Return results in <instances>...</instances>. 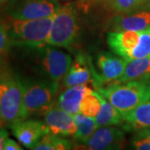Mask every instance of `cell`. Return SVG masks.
Instances as JSON below:
<instances>
[{
	"label": "cell",
	"mask_w": 150,
	"mask_h": 150,
	"mask_svg": "<svg viewBox=\"0 0 150 150\" xmlns=\"http://www.w3.org/2000/svg\"><path fill=\"white\" fill-rule=\"evenodd\" d=\"M97 91L123 113L150 100V80L113 83Z\"/></svg>",
	"instance_id": "obj_3"
},
{
	"label": "cell",
	"mask_w": 150,
	"mask_h": 150,
	"mask_svg": "<svg viewBox=\"0 0 150 150\" xmlns=\"http://www.w3.org/2000/svg\"><path fill=\"white\" fill-rule=\"evenodd\" d=\"M10 129L21 144L29 149H33L43 136L49 133L44 121L29 118L18 121L11 125Z\"/></svg>",
	"instance_id": "obj_11"
},
{
	"label": "cell",
	"mask_w": 150,
	"mask_h": 150,
	"mask_svg": "<svg viewBox=\"0 0 150 150\" xmlns=\"http://www.w3.org/2000/svg\"><path fill=\"white\" fill-rule=\"evenodd\" d=\"M58 1H61V2H67V1H69V0H58Z\"/></svg>",
	"instance_id": "obj_29"
},
{
	"label": "cell",
	"mask_w": 150,
	"mask_h": 150,
	"mask_svg": "<svg viewBox=\"0 0 150 150\" xmlns=\"http://www.w3.org/2000/svg\"><path fill=\"white\" fill-rule=\"evenodd\" d=\"M8 0H0V4H6Z\"/></svg>",
	"instance_id": "obj_28"
},
{
	"label": "cell",
	"mask_w": 150,
	"mask_h": 150,
	"mask_svg": "<svg viewBox=\"0 0 150 150\" xmlns=\"http://www.w3.org/2000/svg\"><path fill=\"white\" fill-rule=\"evenodd\" d=\"M150 80V57L129 60L123 76L115 83Z\"/></svg>",
	"instance_id": "obj_17"
},
{
	"label": "cell",
	"mask_w": 150,
	"mask_h": 150,
	"mask_svg": "<svg viewBox=\"0 0 150 150\" xmlns=\"http://www.w3.org/2000/svg\"><path fill=\"white\" fill-rule=\"evenodd\" d=\"M49 132L62 137L74 136L77 131L74 115L54 105L43 113Z\"/></svg>",
	"instance_id": "obj_13"
},
{
	"label": "cell",
	"mask_w": 150,
	"mask_h": 150,
	"mask_svg": "<svg viewBox=\"0 0 150 150\" xmlns=\"http://www.w3.org/2000/svg\"><path fill=\"white\" fill-rule=\"evenodd\" d=\"M23 112L22 120L38 114H43L55 103L59 83L48 79L22 78Z\"/></svg>",
	"instance_id": "obj_2"
},
{
	"label": "cell",
	"mask_w": 150,
	"mask_h": 150,
	"mask_svg": "<svg viewBox=\"0 0 150 150\" xmlns=\"http://www.w3.org/2000/svg\"><path fill=\"white\" fill-rule=\"evenodd\" d=\"M96 77V69L91 58L87 54H79L76 55L63 82L64 88L87 85L88 83L93 84Z\"/></svg>",
	"instance_id": "obj_10"
},
{
	"label": "cell",
	"mask_w": 150,
	"mask_h": 150,
	"mask_svg": "<svg viewBox=\"0 0 150 150\" xmlns=\"http://www.w3.org/2000/svg\"><path fill=\"white\" fill-rule=\"evenodd\" d=\"M54 15L31 20L10 18L8 25L13 47L34 49L48 44Z\"/></svg>",
	"instance_id": "obj_4"
},
{
	"label": "cell",
	"mask_w": 150,
	"mask_h": 150,
	"mask_svg": "<svg viewBox=\"0 0 150 150\" xmlns=\"http://www.w3.org/2000/svg\"><path fill=\"white\" fill-rule=\"evenodd\" d=\"M74 119L77 128L76 134L74 136V139L79 142L86 144L98 129L95 118L78 112L74 115Z\"/></svg>",
	"instance_id": "obj_19"
},
{
	"label": "cell",
	"mask_w": 150,
	"mask_h": 150,
	"mask_svg": "<svg viewBox=\"0 0 150 150\" xmlns=\"http://www.w3.org/2000/svg\"><path fill=\"white\" fill-rule=\"evenodd\" d=\"M13 43L9 33L8 23L0 21V59H4L10 48Z\"/></svg>",
	"instance_id": "obj_24"
},
{
	"label": "cell",
	"mask_w": 150,
	"mask_h": 150,
	"mask_svg": "<svg viewBox=\"0 0 150 150\" xmlns=\"http://www.w3.org/2000/svg\"><path fill=\"white\" fill-rule=\"evenodd\" d=\"M79 30V13L74 3H66L54 13L48 44L58 48H70Z\"/></svg>",
	"instance_id": "obj_5"
},
{
	"label": "cell",
	"mask_w": 150,
	"mask_h": 150,
	"mask_svg": "<svg viewBox=\"0 0 150 150\" xmlns=\"http://www.w3.org/2000/svg\"><path fill=\"white\" fill-rule=\"evenodd\" d=\"M23 88L20 75L4 59L0 63V128L22 120Z\"/></svg>",
	"instance_id": "obj_1"
},
{
	"label": "cell",
	"mask_w": 150,
	"mask_h": 150,
	"mask_svg": "<svg viewBox=\"0 0 150 150\" xmlns=\"http://www.w3.org/2000/svg\"><path fill=\"white\" fill-rule=\"evenodd\" d=\"M4 150H21L23 149L20 145L17 143L15 140L8 138L4 142Z\"/></svg>",
	"instance_id": "obj_26"
},
{
	"label": "cell",
	"mask_w": 150,
	"mask_h": 150,
	"mask_svg": "<svg viewBox=\"0 0 150 150\" xmlns=\"http://www.w3.org/2000/svg\"><path fill=\"white\" fill-rule=\"evenodd\" d=\"M150 57V28L140 31L139 43L136 47L128 54L126 60L144 59Z\"/></svg>",
	"instance_id": "obj_22"
},
{
	"label": "cell",
	"mask_w": 150,
	"mask_h": 150,
	"mask_svg": "<svg viewBox=\"0 0 150 150\" xmlns=\"http://www.w3.org/2000/svg\"><path fill=\"white\" fill-rule=\"evenodd\" d=\"M131 145L134 149L150 150V140L139 134H136V136L132 139Z\"/></svg>",
	"instance_id": "obj_25"
},
{
	"label": "cell",
	"mask_w": 150,
	"mask_h": 150,
	"mask_svg": "<svg viewBox=\"0 0 150 150\" xmlns=\"http://www.w3.org/2000/svg\"><path fill=\"white\" fill-rule=\"evenodd\" d=\"M88 87L86 85L72 86L65 88L57 98L54 105L70 114L74 115L79 112L80 103L85 94Z\"/></svg>",
	"instance_id": "obj_16"
},
{
	"label": "cell",
	"mask_w": 150,
	"mask_h": 150,
	"mask_svg": "<svg viewBox=\"0 0 150 150\" xmlns=\"http://www.w3.org/2000/svg\"><path fill=\"white\" fill-rule=\"evenodd\" d=\"M137 134H139L140 136H143V137H145V138H148L150 140V129L139 130V131H138Z\"/></svg>",
	"instance_id": "obj_27"
},
{
	"label": "cell",
	"mask_w": 150,
	"mask_h": 150,
	"mask_svg": "<svg viewBox=\"0 0 150 150\" xmlns=\"http://www.w3.org/2000/svg\"><path fill=\"white\" fill-rule=\"evenodd\" d=\"M73 147L69 140L62 138V136L54 135L50 132L45 134L35 147L34 150H67Z\"/></svg>",
	"instance_id": "obj_21"
},
{
	"label": "cell",
	"mask_w": 150,
	"mask_h": 150,
	"mask_svg": "<svg viewBox=\"0 0 150 150\" xmlns=\"http://www.w3.org/2000/svg\"><path fill=\"white\" fill-rule=\"evenodd\" d=\"M125 134L123 129L114 126L99 127L85 144L87 149H123L125 145Z\"/></svg>",
	"instance_id": "obj_12"
},
{
	"label": "cell",
	"mask_w": 150,
	"mask_h": 150,
	"mask_svg": "<svg viewBox=\"0 0 150 150\" xmlns=\"http://www.w3.org/2000/svg\"><path fill=\"white\" fill-rule=\"evenodd\" d=\"M111 31H143L150 28V6L146 4L134 10L118 13L109 21Z\"/></svg>",
	"instance_id": "obj_9"
},
{
	"label": "cell",
	"mask_w": 150,
	"mask_h": 150,
	"mask_svg": "<svg viewBox=\"0 0 150 150\" xmlns=\"http://www.w3.org/2000/svg\"><path fill=\"white\" fill-rule=\"evenodd\" d=\"M2 19H1V14H0V21H1Z\"/></svg>",
	"instance_id": "obj_31"
},
{
	"label": "cell",
	"mask_w": 150,
	"mask_h": 150,
	"mask_svg": "<svg viewBox=\"0 0 150 150\" xmlns=\"http://www.w3.org/2000/svg\"><path fill=\"white\" fill-rule=\"evenodd\" d=\"M1 61H2V59H0V63H1Z\"/></svg>",
	"instance_id": "obj_32"
},
{
	"label": "cell",
	"mask_w": 150,
	"mask_h": 150,
	"mask_svg": "<svg viewBox=\"0 0 150 150\" xmlns=\"http://www.w3.org/2000/svg\"><path fill=\"white\" fill-rule=\"evenodd\" d=\"M31 50L36 54L38 69L47 79L58 83L64 80L73 63L69 54L48 44Z\"/></svg>",
	"instance_id": "obj_6"
},
{
	"label": "cell",
	"mask_w": 150,
	"mask_h": 150,
	"mask_svg": "<svg viewBox=\"0 0 150 150\" xmlns=\"http://www.w3.org/2000/svg\"><path fill=\"white\" fill-rule=\"evenodd\" d=\"M101 108V94L88 88L80 103L79 112L86 116L95 118Z\"/></svg>",
	"instance_id": "obj_20"
},
{
	"label": "cell",
	"mask_w": 150,
	"mask_h": 150,
	"mask_svg": "<svg viewBox=\"0 0 150 150\" xmlns=\"http://www.w3.org/2000/svg\"><path fill=\"white\" fill-rule=\"evenodd\" d=\"M140 31H110L107 43L112 53L126 59L128 54L139 43Z\"/></svg>",
	"instance_id": "obj_14"
},
{
	"label": "cell",
	"mask_w": 150,
	"mask_h": 150,
	"mask_svg": "<svg viewBox=\"0 0 150 150\" xmlns=\"http://www.w3.org/2000/svg\"><path fill=\"white\" fill-rule=\"evenodd\" d=\"M104 2L112 11L117 13H123L144 5L148 3V0H104Z\"/></svg>",
	"instance_id": "obj_23"
},
{
	"label": "cell",
	"mask_w": 150,
	"mask_h": 150,
	"mask_svg": "<svg viewBox=\"0 0 150 150\" xmlns=\"http://www.w3.org/2000/svg\"><path fill=\"white\" fill-rule=\"evenodd\" d=\"M60 6L58 0H8L4 11L9 18L31 20L53 16Z\"/></svg>",
	"instance_id": "obj_7"
},
{
	"label": "cell",
	"mask_w": 150,
	"mask_h": 150,
	"mask_svg": "<svg viewBox=\"0 0 150 150\" xmlns=\"http://www.w3.org/2000/svg\"><path fill=\"white\" fill-rule=\"evenodd\" d=\"M128 60L114 53L101 52L96 58L97 77L93 87L95 88L113 83L123 76Z\"/></svg>",
	"instance_id": "obj_8"
},
{
	"label": "cell",
	"mask_w": 150,
	"mask_h": 150,
	"mask_svg": "<svg viewBox=\"0 0 150 150\" xmlns=\"http://www.w3.org/2000/svg\"><path fill=\"white\" fill-rule=\"evenodd\" d=\"M123 129L139 131L150 129V100L143 103L134 109L122 113Z\"/></svg>",
	"instance_id": "obj_15"
},
{
	"label": "cell",
	"mask_w": 150,
	"mask_h": 150,
	"mask_svg": "<svg viewBox=\"0 0 150 150\" xmlns=\"http://www.w3.org/2000/svg\"><path fill=\"white\" fill-rule=\"evenodd\" d=\"M147 4L150 6V0H148V3H147Z\"/></svg>",
	"instance_id": "obj_30"
},
{
	"label": "cell",
	"mask_w": 150,
	"mask_h": 150,
	"mask_svg": "<svg viewBox=\"0 0 150 150\" xmlns=\"http://www.w3.org/2000/svg\"><path fill=\"white\" fill-rule=\"evenodd\" d=\"M94 118L98 128L104 126H120L123 123L122 112L102 95L101 108Z\"/></svg>",
	"instance_id": "obj_18"
}]
</instances>
